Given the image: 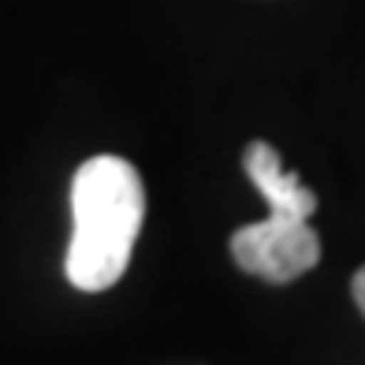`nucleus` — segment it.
Masks as SVG:
<instances>
[{
	"label": "nucleus",
	"mask_w": 365,
	"mask_h": 365,
	"mask_svg": "<svg viewBox=\"0 0 365 365\" xmlns=\"http://www.w3.org/2000/svg\"><path fill=\"white\" fill-rule=\"evenodd\" d=\"M231 257L250 276L291 284L321 261V235L309 227V220L269 212L264 220L246 224L231 235Z\"/></svg>",
	"instance_id": "nucleus-2"
},
{
	"label": "nucleus",
	"mask_w": 365,
	"mask_h": 365,
	"mask_svg": "<svg viewBox=\"0 0 365 365\" xmlns=\"http://www.w3.org/2000/svg\"><path fill=\"white\" fill-rule=\"evenodd\" d=\"M351 291H354V302H358V309H361V317H365V264L354 272V279H351Z\"/></svg>",
	"instance_id": "nucleus-4"
},
{
	"label": "nucleus",
	"mask_w": 365,
	"mask_h": 365,
	"mask_svg": "<svg viewBox=\"0 0 365 365\" xmlns=\"http://www.w3.org/2000/svg\"><path fill=\"white\" fill-rule=\"evenodd\" d=\"M75 235L68 246V279L78 291H108L130 264L145 217L142 175L123 157H90L71 179Z\"/></svg>",
	"instance_id": "nucleus-1"
},
{
	"label": "nucleus",
	"mask_w": 365,
	"mask_h": 365,
	"mask_svg": "<svg viewBox=\"0 0 365 365\" xmlns=\"http://www.w3.org/2000/svg\"><path fill=\"white\" fill-rule=\"evenodd\" d=\"M242 168L250 182L269 202V212H284L294 220H309L317 212V194H313L291 168H284V157L269 142H250L242 153Z\"/></svg>",
	"instance_id": "nucleus-3"
}]
</instances>
